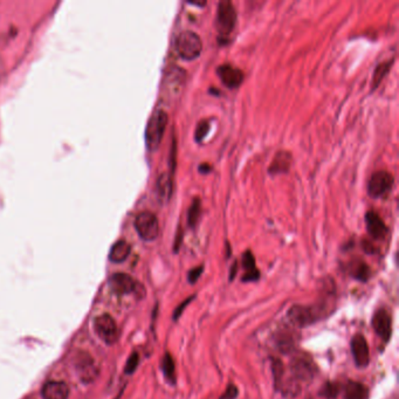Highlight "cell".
I'll return each instance as SVG.
<instances>
[{
    "instance_id": "obj_3",
    "label": "cell",
    "mask_w": 399,
    "mask_h": 399,
    "mask_svg": "<svg viewBox=\"0 0 399 399\" xmlns=\"http://www.w3.org/2000/svg\"><path fill=\"white\" fill-rule=\"evenodd\" d=\"M176 52L182 59L186 61L195 60L201 54L203 43L200 36L192 31H184L179 33L175 43Z\"/></svg>"
},
{
    "instance_id": "obj_21",
    "label": "cell",
    "mask_w": 399,
    "mask_h": 399,
    "mask_svg": "<svg viewBox=\"0 0 399 399\" xmlns=\"http://www.w3.org/2000/svg\"><path fill=\"white\" fill-rule=\"evenodd\" d=\"M350 274L353 279L359 280L362 282H367L370 275H371V270H370L369 266L365 264L364 261H355L351 264L350 267Z\"/></svg>"
},
{
    "instance_id": "obj_23",
    "label": "cell",
    "mask_w": 399,
    "mask_h": 399,
    "mask_svg": "<svg viewBox=\"0 0 399 399\" xmlns=\"http://www.w3.org/2000/svg\"><path fill=\"white\" fill-rule=\"evenodd\" d=\"M393 64V60L391 61H385V62H382L377 66V68L375 69V73H373L372 76V90H375L378 86L381 85V82L384 80V77L388 75V73L390 69H391V66Z\"/></svg>"
},
{
    "instance_id": "obj_24",
    "label": "cell",
    "mask_w": 399,
    "mask_h": 399,
    "mask_svg": "<svg viewBox=\"0 0 399 399\" xmlns=\"http://www.w3.org/2000/svg\"><path fill=\"white\" fill-rule=\"evenodd\" d=\"M271 372H273L275 390L278 391L285 378V365L279 359H274V357L271 359Z\"/></svg>"
},
{
    "instance_id": "obj_37",
    "label": "cell",
    "mask_w": 399,
    "mask_h": 399,
    "mask_svg": "<svg viewBox=\"0 0 399 399\" xmlns=\"http://www.w3.org/2000/svg\"><path fill=\"white\" fill-rule=\"evenodd\" d=\"M211 170H212L211 166H209L208 164H206V163L201 164V165L199 166V172H200V174H204V175L208 174V172H211Z\"/></svg>"
},
{
    "instance_id": "obj_11",
    "label": "cell",
    "mask_w": 399,
    "mask_h": 399,
    "mask_svg": "<svg viewBox=\"0 0 399 399\" xmlns=\"http://www.w3.org/2000/svg\"><path fill=\"white\" fill-rule=\"evenodd\" d=\"M109 287L115 294L124 295L136 293L138 288H141V285H138L128 274L116 273L109 279Z\"/></svg>"
},
{
    "instance_id": "obj_34",
    "label": "cell",
    "mask_w": 399,
    "mask_h": 399,
    "mask_svg": "<svg viewBox=\"0 0 399 399\" xmlns=\"http://www.w3.org/2000/svg\"><path fill=\"white\" fill-rule=\"evenodd\" d=\"M182 238H183V234L182 232H180V227L178 228V233H177V238L175 240V245H174V252H178V249L180 247V244H182Z\"/></svg>"
},
{
    "instance_id": "obj_14",
    "label": "cell",
    "mask_w": 399,
    "mask_h": 399,
    "mask_svg": "<svg viewBox=\"0 0 399 399\" xmlns=\"http://www.w3.org/2000/svg\"><path fill=\"white\" fill-rule=\"evenodd\" d=\"M365 224H367L368 233L373 239H383L386 233H388V227H386L383 219L375 211L367 212V215H365Z\"/></svg>"
},
{
    "instance_id": "obj_31",
    "label": "cell",
    "mask_w": 399,
    "mask_h": 399,
    "mask_svg": "<svg viewBox=\"0 0 399 399\" xmlns=\"http://www.w3.org/2000/svg\"><path fill=\"white\" fill-rule=\"evenodd\" d=\"M238 394H239V390L237 386L234 384H228L225 392L221 394L219 399H237Z\"/></svg>"
},
{
    "instance_id": "obj_28",
    "label": "cell",
    "mask_w": 399,
    "mask_h": 399,
    "mask_svg": "<svg viewBox=\"0 0 399 399\" xmlns=\"http://www.w3.org/2000/svg\"><path fill=\"white\" fill-rule=\"evenodd\" d=\"M242 267L246 269V271H252L257 269L256 267V259H254L253 253L250 250H246L242 256Z\"/></svg>"
},
{
    "instance_id": "obj_19",
    "label": "cell",
    "mask_w": 399,
    "mask_h": 399,
    "mask_svg": "<svg viewBox=\"0 0 399 399\" xmlns=\"http://www.w3.org/2000/svg\"><path fill=\"white\" fill-rule=\"evenodd\" d=\"M343 397L344 399H369V390L359 382H348L344 386Z\"/></svg>"
},
{
    "instance_id": "obj_2",
    "label": "cell",
    "mask_w": 399,
    "mask_h": 399,
    "mask_svg": "<svg viewBox=\"0 0 399 399\" xmlns=\"http://www.w3.org/2000/svg\"><path fill=\"white\" fill-rule=\"evenodd\" d=\"M169 116L162 109L156 110L151 115L145 128V145L149 151H156L162 143L167 125Z\"/></svg>"
},
{
    "instance_id": "obj_30",
    "label": "cell",
    "mask_w": 399,
    "mask_h": 399,
    "mask_svg": "<svg viewBox=\"0 0 399 399\" xmlns=\"http://www.w3.org/2000/svg\"><path fill=\"white\" fill-rule=\"evenodd\" d=\"M192 300H195V295L188 296L187 299H185L184 301L180 303L178 307L176 308V309L174 310V315H172V319H174V321H177L180 318V316L184 314V310L186 309V307L188 306V304H190V302L192 301Z\"/></svg>"
},
{
    "instance_id": "obj_9",
    "label": "cell",
    "mask_w": 399,
    "mask_h": 399,
    "mask_svg": "<svg viewBox=\"0 0 399 399\" xmlns=\"http://www.w3.org/2000/svg\"><path fill=\"white\" fill-rule=\"evenodd\" d=\"M371 323L376 334L383 340L384 343H388L392 334V321L389 311L383 308L378 309L373 315Z\"/></svg>"
},
{
    "instance_id": "obj_4",
    "label": "cell",
    "mask_w": 399,
    "mask_h": 399,
    "mask_svg": "<svg viewBox=\"0 0 399 399\" xmlns=\"http://www.w3.org/2000/svg\"><path fill=\"white\" fill-rule=\"evenodd\" d=\"M290 377L300 385L309 384L316 373L315 364L306 355H298L291 359L289 363Z\"/></svg>"
},
{
    "instance_id": "obj_25",
    "label": "cell",
    "mask_w": 399,
    "mask_h": 399,
    "mask_svg": "<svg viewBox=\"0 0 399 399\" xmlns=\"http://www.w3.org/2000/svg\"><path fill=\"white\" fill-rule=\"evenodd\" d=\"M201 216V203L199 198H195L192 201L190 209L187 213V223L190 227H196Z\"/></svg>"
},
{
    "instance_id": "obj_36",
    "label": "cell",
    "mask_w": 399,
    "mask_h": 399,
    "mask_svg": "<svg viewBox=\"0 0 399 399\" xmlns=\"http://www.w3.org/2000/svg\"><path fill=\"white\" fill-rule=\"evenodd\" d=\"M237 271H238V262L236 261L231 267V270H229V281H233L234 278H236Z\"/></svg>"
},
{
    "instance_id": "obj_27",
    "label": "cell",
    "mask_w": 399,
    "mask_h": 399,
    "mask_svg": "<svg viewBox=\"0 0 399 399\" xmlns=\"http://www.w3.org/2000/svg\"><path fill=\"white\" fill-rule=\"evenodd\" d=\"M208 131H209V123L207 121H201L196 128V133H195L196 142L199 143L203 141V139L207 136Z\"/></svg>"
},
{
    "instance_id": "obj_26",
    "label": "cell",
    "mask_w": 399,
    "mask_h": 399,
    "mask_svg": "<svg viewBox=\"0 0 399 399\" xmlns=\"http://www.w3.org/2000/svg\"><path fill=\"white\" fill-rule=\"evenodd\" d=\"M340 393V386L336 383H331V382H327L322 388L320 389L319 394L321 397L326 399H335Z\"/></svg>"
},
{
    "instance_id": "obj_15",
    "label": "cell",
    "mask_w": 399,
    "mask_h": 399,
    "mask_svg": "<svg viewBox=\"0 0 399 399\" xmlns=\"http://www.w3.org/2000/svg\"><path fill=\"white\" fill-rule=\"evenodd\" d=\"M291 163H293V158L291 155L288 151H279L277 155L274 156L273 160H271L270 165L268 167V174L270 176H277V175H283L289 172Z\"/></svg>"
},
{
    "instance_id": "obj_12",
    "label": "cell",
    "mask_w": 399,
    "mask_h": 399,
    "mask_svg": "<svg viewBox=\"0 0 399 399\" xmlns=\"http://www.w3.org/2000/svg\"><path fill=\"white\" fill-rule=\"evenodd\" d=\"M351 352L355 363L359 368H367L370 363V352L365 337L361 334H356L351 340Z\"/></svg>"
},
{
    "instance_id": "obj_33",
    "label": "cell",
    "mask_w": 399,
    "mask_h": 399,
    "mask_svg": "<svg viewBox=\"0 0 399 399\" xmlns=\"http://www.w3.org/2000/svg\"><path fill=\"white\" fill-rule=\"evenodd\" d=\"M259 278H260V271L258 269H254L252 271H246L241 280L242 282H254L259 280Z\"/></svg>"
},
{
    "instance_id": "obj_13",
    "label": "cell",
    "mask_w": 399,
    "mask_h": 399,
    "mask_svg": "<svg viewBox=\"0 0 399 399\" xmlns=\"http://www.w3.org/2000/svg\"><path fill=\"white\" fill-rule=\"evenodd\" d=\"M217 74L227 88H238L244 81V73L232 65L219 66L217 69Z\"/></svg>"
},
{
    "instance_id": "obj_6",
    "label": "cell",
    "mask_w": 399,
    "mask_h": 399,
    "mask_svg": "<svg viewBox=\"0 0 399 399\" xmlns=\"http://www.w3.org/2000/svg\"><path fill=\"white\" fill-rule=\"evenodd\" d=\"M135 228L143 240L154 241L159 234L157 217L149 211L141 212L135 219Z\"/></svg>"
},
{
    "instance_id": "obj_32",
    "label": "cell",
    "mask_w": 399,
    "mask_h": 399,
    "mask_svg": "<svg viewBox=\"0 0 399 399\" xmlns=\"http://www.w3.org/2000/svg\"><path fill=\"white\" fill-rule=\"evenodd\" d=\"M203 271H204V266H198V267H196V268H192L187 274L188 282H190L191 285H195V283L199 280L200 275H201V273H203Z\"/></svg>"
},
{
    "instance_id": "obj_17",
    "label": "cell",
    "mask_w": 399,
    "mask_h": 399,
    "mask_svg": "<svg viewBox=\"0 0 399 399\" xmlns=\"http://www.w3.org/2000/svg\"><path fill=\"white\" fill-rule=\"evenodd\" d=\"M275 343H277L278 349L281 352H290L295 349V345L298 343L296 336L293 331L290 330H280L275 336Z\"/></svg>"
},
{
    "instance_id": "obj_29",
    "label": "cell",
    "mask_w": 399,
    "mask_h": 399,
    "mask_svg": "<svg viewBox=\"0 0 399 399\" xmlns=\"http://www.w3.org/2000/svg\"><path fill=\"white\" fill-rule=\"evenodd\" d=\"M138 363H139L138 353L133 352L128 359V361H127V364H125V368H124L125 373H128V375L134 373L135 370L137 369V367H138Z\"/></svg>"
},
{
    "instance_id": "obj_35",
    "label": "cell",
    "mask_w": 399,
    "mask_h": 399,
    "mask_svg": "<svg viewBox=\"0 0 399 399\" xmlns=\"http://www.w3.org/2000/svg\"><path fill=\"white\" fill-rule=\"evenodd\" d=\"M363 249H364L365 252H367L368 254H373V253H375V247H373V246H372L371 244H370V242H368V241H364V244H363Z\"/></svg>"
},
{
    "instance_id": "obj_10",
    "label": "cell",
    "mask_w": 399,
    "mask_h": 399,
    "mask_svg": "<svg viewBox=\"0 0 399 399\" xmlns=\"http://www.w3.org/2000/svg\"><path fill=\"white\" fill-rule=\"evenodd\" d=\"M75 368L77 375H79L83 383H92L96 378L98 372L95 362L88 353L85 352H81L80 355H77Z\"/></svg>"
},
{
    "instance_id": "obj_18",
    "label": "cell",
    "mask_w": 399,
    "mask_h": 399,
    "mask_svg": "<svg viewBox=\"0 0 399 399\" xmlns=\"http://www.w3.org/2000/svg\"><path fill=\"white\" fill-rule=\"evenodd\" d=\"M174 182H172L171 176H167L165 174L160 175L156 183V192H157V197L162 201H167L171 198L172 191H174Z\"/></svg>"
},
{
    "instance_id": "obj_5",
    "label": "cell",
    "mask_w": 399,
    "mask_h": 399,
    "mask_svg": "<svg viewBox=\"0 0 399 399\" xmlns=\"http://www.w3.org/2000/svg\"><path fill=\"white\" fill-rule=\"evenodd\" d=\"M237 24V11L233 3L223 0L218 4L216 28L220 35H228L233 32Z\"/></svg>"
},
{
    "instance_id": "obj_16",
    "label": "cell",
    "mask_w": 399,
    "mask_h": 399,
    "mask_svg": "<svg viewBox=\"0 0 399 399\" xmlns=\"http://www.w3.org/2000/svg\"><path fill=\"white\" fill-rule=\"evenodd\" d=\"M44 399H68L69 389L64 382H47L41 390Z\"/></svg>"
},
{
    "instance_id": "obj_7",
    "label": "cell",
    "mask_w": 399,
    "mask_h": 399,
    "mask_svg": "<svg viewBox=\"0 0 399 399\" xmlns=\"http://www.w3.org/2000/svg\"><path fill=\"white\" fill-rule=\"evenodd\" d=\"M393 177L388 171H377L370 177L368 183V195L373 199L381 198L391 190Z\"/></svg>"
},
{
    "instance_id": "obj_22",
    "label": "cell",
    "mask_w": 399,
    "mask_h": 399,
    "mask_svg": "<svg viewBox=\"0 0 399 399\" xmlns=\"http://www.w3.org/2000/svg\"><path fill=\"white\" fill-rule=\"evenodd\" d=\"M162 370L164 377L170 384H176V364L170 353H165L162 360Z\"/></svg>"
},
{
    "instance_id": "obj_1",
    "label": "cell",
    "mask_w": 399,
    "mask_h": 399,
    "mask_svg": "<svg viewBox=\"0 0 399 399\" xmlns=\"http://www.w3.org/2000/svg\"><path fill=\"white\" fill-rule=\"evenodd\" d=\"M327 310V304L324 302L314 306L294 304L287 311V320L293 327L304 328L323 319Z\"/></svg>"
},
{
    "instance_id": "obj_8",
    "label": "cell",
    "mask_w": 399,
    "mask_h": 399,
    "mask_svg": "<svg viewBox=\"0 0 399 399\" xmlns=\"http://www.w3.org/2000/svg\"><path fill=\"white\" fill-rule=\"evenodd\" d=\"M94 328H95L97 336L107 344H113L116 342L118 337L117 326L110 315L102 314L97 316L95 322H94Z\"/></svg>"
},
{
    "instance_id": "obj_20",
    "label": "cell",
    "mask_w": 399,
    "mask_h": 399,
    "mask_svg": "<svg viewBox=\"0 0 399 399\" xmlns=\"http://www.w3.org/2000/svg\"><path fill=\"white\" fill-rule=\"evenodd\" d=\"M130 252H131V247L128 242L124 240H120L113 246L112 249H110L109 259L110 261L120 264V262L127 260V258L129 257Z\"/></svg>"
}]
</instances>
